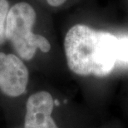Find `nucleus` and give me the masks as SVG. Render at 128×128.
Masks as SVG:
<instances>
[{
  "instance_id": "423d86ee",
  "label": "nucleus",
  "mask_w": 128,
  "mask_h": 128,
  "mask_svg": "<svg viewBox=\"0 0 128 128\" xmlns=\"http://www.w3.org/2000/svg\"><path fill=\"white\" fill-rule=\"evenodd\" d=\"M128 63V38L124 37L118 38L117 42L116 62Z\"/></svg>"
},
{
  "instance_id": "f03ea898",
  "label": "nucleus",
  "mask_w": 128,
  "mask_h": 128,
  "mask_svg": "<svg viewBox=\"0 0 128 128\" xmlns=\"http://www.w3.org/2000/svg\"><path fill=\"white\" fill-rule=\"evenodd\" d=\"M35 22L36 12L27 2H18L8 12L5 27L6 40L11 42L19 57L27 61L33 58L38 48L42 52H48L51 49L47 38L32 32Z\"/></svg>"
},
{
  "instance_id": "20e7f679",
  "label": "nucleus",
  "mask_w": 128,
  "mask_h": 128,
  "mask_svg": "<svg viewBox=\"0 0 128 128\" xmlns=\"http://www.w3.org/2000/svg\"><path fill=\"white\" fill-rule=\"evenodd\" d=\"M54 101L48 92H38L28 99L25 115V128H58L52 114Z\"/></svg>"
},
{
  "instance_id": "0eeeda50",
  "label": "nucleus",
  "mask_w": 128,
  "mask_h": 128,
  "mask_svg": "<svg viewBox=\"0 0 128 128\" xmlns=\"http://www.w3.org/2000/svg\"><path fill=\"white\" fill-rule=\"evenodd\" d=\"M66 0H47L48 4L50 5V6L52 7H58L62 5L64 2H65Z\"/></svg>"
},
{
  "instance_id": "f257e3e1",
  "label": "nucleus",
  "mask_w": 128,
  "mask_h": 128,
  "mask_svg": "<svg viewBox=\"0 0 128 128\" xmlns=\"http://www.w3.org/2000/svg\"><path fill=\"white\" fill-rule=\"evenodd\" d=\"M117 42L118 38L110 32L74 25L64 39L69 69L79 76L108 75L116 63Z\"/></svg>"
},
{
  "instance_id": "7ed1b4c3",
  "label": "nucleus",
  "mask_w": 128,
  "mask_h": 128,
  "mask_svg": "<svg viewBox=\"0 0 128 128\" xmlns=\"http://www.w3.org/2000/svg\"><path fill=\"white\" fill-rule=\"evenodd\" d=\"M28 82V71L18 57L0 52V89L11 97L24 94Z\"/></svg>"
},
{
  "instance_id": "39448f33",
  "label": "nucleus",
  "mask_w": 128,
  "mask_h": 128,
  "mask_svg": "<svg viewBox=\"0 0 128 128\" xmlns=\"http://www.w3.org/2000/svg\"><path fill=\"white\" fill-rule=\"evenodd\" d=\"M9 11V4L8 0H0V44L6 41L5 27L8 12Z\"/></svg>"
}]
</instances>
